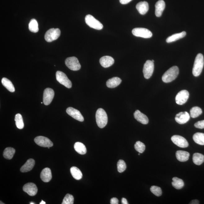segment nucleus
Segmentation results:
<instances>
[{
	"label": "nucleus",
	"mask_w": 204,
	"mask_h": 204,
	"mask_svg": "<svg viewBox=\"0 0 204 204\" xmlns=\"http://www.w3.org/2000/svg\"><path fill=\"white\" fill-rule=\"evenodd\" d=\"M203 55L199 53L195 58L193 69V74L195 77H198L201 73L204 66Z\"/></svg>",
	"instance_id": "1"
},
{
	"label": "nucleus",
	"mask_w": 204,
	"mask_h": 204,
	"mask_svg": "<svg viewBox=\"0 0 204 204\" xmlns=\"http://www.w3.org/2000/svg\"><path fill=\"white\" fill-rule=\"evenodd\" d=\"M179 74V69L176 66H173L165 72L162 76V81L169 83L175 80Z\"/></svg>",
	"instance_id": "2"
},
{
	"label": "nucleus",
	"mask_w": 204,
	"mask_h": 204,
	"mask_svg": "<svg viewBox=\"0 0 204 204\" xmlns=\"http://www.w3.org/2000/svg\"><path fill=\"white\" fill-rule=\"evenodd\" d=\"M96 119L97 124L100 128L104 127L108 123V115L103 109L100 108L97 110Z\"/></svg>",
	"instance_id": "3"
},
{
	"label": "nucleus",
	"mask_w": 204,
	"mask_h": 204,
	"mask_svg": "<svg viewBox=\"0 0 204 204\" xmlns=\"http://www.w3.org/2000/svg\"><path fill=\"white\" fill-rule=\"evenodd\" d=\"M85 20L86 24L91 28L98 30H101L103 28V24L92 15H87L86 16Z\"/></svg>",
	"instance_id": "4"
},
{
	"label": "nucleus",
	"mask_w": 204,
	"mask_h": 204,
	"mask_svg": "<svg viewBox=\"0 0 204 204\" xmlns=\"http://www.w3.org/2000/svg\"><path fill=\"white\" fill-rule=\"evenodd\" d=\"M56 79L60 84L63 85L69 89L72 87V83L67 75L63 72L58 71L56 73Z\"/></svg>",
	"instance_id": "5"
},
{
	"label": "nucleus",
	"mask_w": 204,
	"mask_h": 204,
	"mask_svg": "<svg viewBox=\"0 0 204 204\" xmlns=\"http://www.w3.org/2000/svg\"><path fill=\"white\" fill-rule=\"evenodd\" d=\"M60 31L59 29H51L46 32L45 39L47 42H51L56 40L60 37Z\"/></svg>",
	"instance_id": "6"
},
{
	"label": "nucleus",
	"mask_w": 204,
	"mask_h": 204,
	"mask_svg": "<svg viewBox=\"0 0 204 204\" xmlns=\"http://www.w3.org/2000/svg\"><path fill=\"white\" fill-rule=\"evenodd\" d=\"M132 33L135 36L144 38H149L152 37L153 34L148 29L143 28H136L132 31Z\"/></svg>",
	"instance_id": "7"
},
{
	"label": "nucleus",
	"mask_w": 204,
	"mask_h": 204,
	"mask_svg": "<svg viewBox=\"0 0 204 204\" xmlns=\"http://www.w3.org/2000/svg\"><path fill=\"white\" fill-rule=\"evenodd\" d=\"M65 64L69 69L73 71L78 70L81 68L79 60L75 57L67 58L65 60Z\"/></svg>",
	"instance_id": "8"
},
{
	"label": "nucleus",
	"mask_w": 204,
	"mask_h": 204,
	"mask_svg": "<svg viewBox=\"0 0 204 204\" xmlns=\"http://www.w3.org/2000/svg\"><path fill=\"white\" fill-rule=\"evenodd\" d=\"M154 65L153 62L150 60H147L144 64L143 69V73L144 77L146 79H148L153 75Z\"/></svg>",
	"instance_id": "9"
},
{
	"label": "nucleus",
	"mask_w": 204,
	"mask_h": 204,
	"mask_svg": "<svg viewBox=\"0 0 204 204\" xmlns=\"http://www.w3.org/2000/svg\"><path fill=\"white\" fill-rule=\"evenodd\" d=\"M34 141L36 144L42 147L51 148L53 145L51 140L45 136H38L35 138Z\"/></svg>",
	"instance_id": "10"
},
{
	"label": "nucleus",
	"mask_w": 204,
	"mask_h": 204,
	"mask_svg": "<svg viewBox=\"0 0 204 204\" xmlns=\"http://www.w3.org/2000/svg\"><path fill=\"white\" fill-rule=\"evenodd\" d=\"M189 92L185 90L180 91L176 96V103L179 105L184 104L188 101L189 97Z\"/></svg>",
	"instance_id": "11"
},
{
	"label": "nucleus",
	"mask_w": 204,
	"mask_h": 204,
	"mask_svg": "<svg viewBox=\"0 0 204 204\" xmlns=\"http://www.w3.org/2000/svg\"><path fill=\"white\" fill-rule=\"evenodd\" d=\"M171 140L177 146L181 148H187L189 144L185 138L182 136L175 135L171 137Z\"/></svg>",
	"instance_id": "12"
},
{
	"label": "nucleus",
	"mask_w": 204,
	"mask_h": 204,
	"mask_svg": "<svg viewBox=\"0 0 204 204\" xmlns=\"http://www.w3.org/2000/svg\"><path fill=\"white\" fill-rule=\"evenodd\" d=\"M55 92L51 88H47L45 89L43 94V103L46 105H49L54 98Z\"/></svg>",
	"instance_id": "13"
},
{
	"label": "nucleus",
	"mask_w": 204,
	"mask_h": 204,
	"mask_svg": "<svg viewBox=\"0 0 204 204\" xmlns=\"http://www.w3.org/2000/svg\"><path fill=\"white\" fill-rule=\"evenodd\" d=\"M66 112L69 115L71 116L75 120L82 122L84 121V118L81 112L75 108L69 107L67 108Z\"/></svg>",
	"instance_id": "14"
},
{
	"label": "nucleus",
	"mask_w": 204,
	"mask_h": 204,
	"mask_svg": "<svg viewBox=\"0 0 204 204\" xmlns=\"http://www.w3.org/2000/svg\"><path fill=\"white\" fill-rule=\"evenodd\" d=\"M23 191L31 196H34L38 192V188L33 183H29L25 184L23 186Z\"/></svg>",
	"instance_id": "15"
},
{
	"label": "nucleus",
	"mask_w": 204,
	"mask_h": 204,
	"mask_svg": "<svg viewBox=\"0 0 204 204\" xmlns=\"http://www.w3.org/2000/svg\"><path fill=\"white\" fill-rule=\"evenodd\" d=\"M190 118L189 114L187 112H180L176 115L175 120L177 123L183 124H185Z\"/></svg>",
	"instance_id": "16"
},
{
	"label": "nucleus",
	"mask_w": 204,
	"mask_h": 204,
	"mask_svg": "<svg viewBox=\"0 0 204 204\" xmlns=\"http://www.w3.org/2000/svg\"><path fill=\"white\" fill-rule=\"evenodd\" d=\"M114 61L112 57L108 56L102 57L100 60V63L101 66L104 68H108L112 66L114 63Z\"/></svg>",
	"instance_id": "17"
},
{
	"label": "nucleus",
	"mask_w": 204,
	"mask_h": 204,
	"mask_svg": "<svg viewBox=\"0 0 204 204\" xmlns=\"http://www.w3.org/2000/svg\"><path fill=\"white\" fill-rule=\"evenodd\" d=\"M134 117L136 120L142 124H147L148 123L149 119L148 117L139 110H136L135 112Z\"/></svg>",
	"instance_id": "18"
},
{
	"label": "nucleus",
	"mask_w": 204,
	"mask_h": 204,
	"mask_svg": "<svg viewBox=\"0 0 204 204\" xmlns=\"http://www.w3.org/2000/svg\"><path fill=\"white\" fill-rule=\"evenodd\" d=\"M165 6V2L163 0H159L157 2L155 5V14L156 16L160 17L161 16Z\"/></svg>",
	"instance_id": "19"
},
{
	"label": "nucleus",
	"mask_w": 204,
	"mask_h": 204,
	"mask_svg": "<svg viewBox=\"0 0 204 204\" xmlns=\"http://www.w3.org/2000/svg\"><path fill=\"white\" fill-rule=\"evenodd\" d=\"M136 7L139 13L142 15H144L148 11L149 6L146 1L140 2L136 5Z\"/></svg>",
	"instance_id": "20"
},
{
	"label": "nucleus",
	"mask_w": 204,
	"mask_h": 204,
	"mask_svg": "<svg viewBox=\"0 0 204 204\" xmlns=\"http://www.w3.org/2000/svg\"><path fill=\"white\" fill-rule=\"evenodd\" d=\"M41 180L44 182H48L52 179L51 172L49 168L43 169L41 173Z\"/></svg>",
	"instance_id": "21"
},
{
	"label": "nucleus",
	"mask_w": 204,
	"mask_h": 204,
	"mask_svg": "<svg viewBox=\"0 0 204 204\" xmlns=\"http://www.w3.org/2000/svg\"><path fill=\"white\" fill-rule=\"evenodd\" d=\"M35 161L33 159H29L22 166L20 171L22 172H27L32 170L35 165Z\"/></svg>",
	"instance_id": "22"
},
{
	"label": "nucleus",
	"mask_w": 204,
	"mask_h": 204,
	"mask_svg": "<svg viewBox=\"0 0 204 204\" xmlns=\"http://www.w3.org/2000/svg\"><path fill=\"white\" fill-rule=\"evenodd\" d=\"M189 153L183 150H178L176 153V157L177 160L181 162L187 161L189 158Z\"/></svg>",
	"instance_id": "23"
},
{
	"label": "nucleus",
	"mask_w": 204,
	"mask_h": 204,
	"mask_svg": "<svg viewBox=\"0 0 204 204\" xmlns=\"http://www.w3.org/2000/svg\"><path fill=\"white\" fill-rule=\"evenodd\" d=\"M122 81V79L118 77H113L107 81L106 85L109 88H115L121 84Z\"/></svg>",
	"instance_id": "24"
},
{
	"label": "nucleus",
	"mask_w": 204,
	"mask_h": 204,
	"mask_svg": "<svg viewBox=\"0 0 204 204\" xmlns=\"http://www.w3.org/2000/svg\"><path fill=\"white\" fill-rule=\"evenodd\" d=\"M186 34L185 32H183L180 33L175 34H173L172 36H169L166 39V42L167 43H171L174 42L186 36Z\"/></svg>",
	"instance_id": "25"
},
{
	"label": "nucleus",
	"mask_w": 204,
	"mask_h": 204,
	"mask_svg": "<svg viewBox=\"0 0 204 204\" xmlns=\"http://www.w3.org/2000/svg\"><path fill=\"white\" fill-rule=\"evenodd\" d=\"M76 151L81 155H84L87 153V149L83 143L79 142H76L74 146Z\"/></svg>",
	"instance_id": "26"
},
{
	"label": "nucleus",
	"mask_w": 204,
	"mask_h": 204,
	"mask_svg": "<svg viewBox=\"0 0 204 204\" xmlns=\"http://www.w3.org/2000/svg\"><path fill=\"white\" fill-rule=\"evenodd\" d=\"M2 83L3 86L11 92H14L15 91V88L13 83L11 81L6 78H3L2 79Z\"/></svg>",
	"instance_id": "27"
},
{
	"label": "nucleus",
	"mask_w": 204,
	"mask_h": 204,
	"mask_svg": "<svg viewBox=\"0 0 204 204\" xmlns=\"http://www.w3.org/2000/svg\"><path fill=\"white\" fill-rule=\"evenodd\" d=\"M70 172L74 179L79 180L82 179V174L81 171L78 167L73 166L70 168Z\"/></svg>",
	"instance_id": "28"
},
{
	"label": "nucleus",
	"mask_w": 204,
	"mask_h": 204,
	"mask_svg": "<svg viewBox=\"0 0 204 204\" xmlns=\"http://www.w3.org/2000/svg\"><path fill=\"white\" fill-rule=\"evenodd\" d=\"M193 160L195 165H201L204 162V155L200 153H195L193 154Z\"/></svg>",
	"instance_id": "29"
},
{
	"label": "nucleus",
	"mask_w": 204,
	"mask_h": 204,
	"mask_svg": "<svg viewBox=\"0 0 204 204\" xmlns=\"http://www.w3.org/2000/svg\"><path fill=\"white\" fill-rule=\"evenodd\" d=\"M193 141L197 144L200 145H204V133L197 132L195 133L193 136Z\"/></svg>",
	"instance_id": "30"
},
{
	"label": "nucleus",
	"mask_w": 204,
	"mask_h": 204,
	"mask_svg": "<svg viewBox=\"0 0 204 204\" xmlns=\"http://www.w3.org/2000/svg\"><path fill=\"white\" fill-rule=\"evenodd\" d=\"M172 185L175 188L177 189H180L184 186V183L182 179L177 177H174L172 179Z\"/></svg>",
	"instance_id": "31"
},
{
	"label": "nucleus",
	"mask_w": 204,
	"mask_h": 204,
	"mask_svg": "<svg viewBox=\"0 0 204 204\" xmlns=\"http://www.w3.org/2000/svg\"><path fill=\"white\" fill-rule=\"evenodd\" d=\"M15 153V150L12 148L8 147L6 148L3 153V156L5 158L8 160H11L14 156Z\"/></svg>",
	"instance_id": "32"
},
{
	"label": "nucleus",
	"mask_w": 204,
	"mask_h": 204,
	"mask_svg": "<svg viewBox=\"0 0 204 204\" xmlns=\"http://www.w3.org/2000/svg\"><path fill=\"white\" fill-rule=\"evenodd\" d=\"M29 30L31 32L37 33L38 32V24L37 20L35 19H32L29 24Z\"/></svg>",
	"instance_id": "33"
},
{
	"label": "nucleus",
	"mask_w": 204,
	"mask_h": 204,
	"mask_svg": "<svg viewBox=\"0 0 204 204\" xmlns=\"http://www.w3.org/2000/svg\"><path fill=\"white\" fill-rule=\"evenodd\" d=\"M16 124L17 128L19 129H22L24 128V123L22 116L20 113L17 114L15 116V119Z\"/></svg>",
	"instance_id": "34"
},
{
	"label": "nucleus",
	"mask_w": 204,
	"mask_h": 204,
	"mask_svg": "<svg viewBox=\"0 0 204 204\" xmlns=\"http://www.w3.org/2000/svg\"><path fill=\"white\" fill-rule=\"evenodd\" d=\"M202 113V109L198 107H194L190 110V116L193 118H196Z\"/></svg>",
	"instance_id": "35"
},
{
	"label": "nucleus",
	"mask_w": 204,
	"mask_h": 204,
	"mask_svg": "<svg viewBox=\"0 0 204 204\" xmlns=\"http://www.w3.org/2000/svg\"><path fill=\"white\" fill-rule=\"evenodd\" d=\"M135 149L140 153H143L145 150V145L141 141L136 142L134 146Z\"/></svg>",
	"instance_id": "36"
},
{
	"label": "nucleus",
	"mask_w": 204,
	"mask_h": 204,
	"mask_svg": "<svg viewBox=\"0 0 204 204\" xmlns=\"http://www.w3.org/2000/svg\"><path fill=\"white\" fill-rule=\"evenodd\" d=\"M74 197L72 195L67 194L64 198L62 204H73L74 203Z\"/></svg>",
	"instance_id": "37"
},
{
	"label": "nucleus",
	"mask_w": 204,
	"mask_h": 204,
	"mask_svg": "<svg viewBox=\"0 0 204 204\" xmlns=\"http://www.w3.org/2000/svg\"><path fill=\"white\" fill-rule=\"evenodd\" d=\"M117 169L118 172L122 173L126 170V165L124 161L120 160L118 161L117 163Z\"/></svg>",
	"instance_id": "38"
},
{
	"label": "nucleus",
	"mask_w": 204,
	"mask_h": 204,
	"mask_svg": "<svg viewBox=\"0 0 204 204\" xmlns=\"http://www.w3.org/2000/svg\"><path fill=\"white\" fill-rule=\"evenodd\" d=\"M151 192L157 197L161 196L162 195V190L161 188L159 187L153 186L150 188Z\"/></svg>",
	"instance_id": "39"
},
{
	"label": "nucleus",
	"mask_w": 204,
	"mask_h": 204,
	"mask_svg": "<svg viewBox=\"0 0 204 204\" xmlns=\"http://www.w3.org/2000/svg\"><path fill=\"white\" fill-rule=\"evenodd\" d=\"M195 127L197 128L200 129H203L204 128V120L198 121L197 122H196L194 124Z\"/></svg>",
	"instance_id": "40"
},
{
	"label": "nucleus",
	"mask_w": 204,
	"mask_h": 204,
	"mask_svg": "<svg viewBox=\"0 0 204 204\" xmlns=\"http://www.w3.org/2000/svg\"><path fill=\"white\" fill-rule=\"evenodd\" d=\"M118 200L117 198H112L110 200V204H118Z\"/></svg>",
	"instance_id": "41"
},
{
	"label": "nucleus",
	"mask_w": 204,
	"mask_h": 204,
	"mask_svg": "<svg viewBox=\"0 0 204 204\" xmlns=\"http://www.w3.org/2000/svg\"><path fill=\"white\" fill-rule=\"evenodd\" d=\"M121 4H126L128 3L132 0H119Z\"/></svg>",
	"instance_id": "42"
},
{
	"label": "nucleus",
	"mask_w": 204,
	"mask_h": 204,
	"mask_svg": "<svg viewBox=\"0 0 204 204\" xmlns=\"http://www.w3.org/2000/svg\"><path fill=\"white\" fill-rule=\"evenodd\" d=\"M189 204H199V202L197 200H192V201L190 202Z\"/></svg>",
	"instance_id": "43"
},
{
	"label": "nucleus",
	"mask_w": 204,
	"mask_h": 204,
	"mask_svg": "<svg viewBox=\"0 0 204 204\" xmlns=\"http://www.w3.org/2000/svg\"><path fill=\"white\" fill-rule=\"evenodd\" d=\"M122 204H128V202H127V200L125 198H122Z\"/></svg>",
	"instance_id": "44"
},
{
	"label": "nucleus",
	"mask_w": 204,
	"mask_h": 204,
	"mask_svg": "<svg viewBox=\"0 0 204 204\" xmlns=\"http://www.w3.org/2000/svg\"><path fill=\"white\" fill-rule=\"evenodd\" d=\"M46 203V202L43 201V200L40 203V204H45Z\"/></svg>",
	"instance_id": "45"
},
{
	"label": "nucleus",
	"mask_w": 204,
	"mask_h": 204,
	"mask_svg": "<svg viewBox=\"0 0 204 204\" xmlns=\"http://www.w3.org/2000/svg\"><path fill=\"white\" fill-rule=\"evenodd\" d=\"M35 203H33V202H30V204H34Z\"/></svg>",
	"instance_id": "46"
},
{
	"label": "nucleus",
	"mask_w": 204,
	"mask_h": 204,
	"mask_svg": "<svg viewBox=\"0 0 204 204\" xmlns=\"http://www.w3.org/2000/svg\"><path fill=\"white\" fill-rule=\"evenodd\" d=\"M152 61H153V62H154V60H152Z\"/></svg>",
	"instance_id": "47"
},
{
	"label": "nucleus",
	"mask_w": 204,
	"mask_h": 204,
	"mask_svg": "<svg viewBox=\"0 0 204 204\" xmlns=\"http://www.w3.org/2000/svg\"><path fill=\"white\" fill-rule=\"evenodd\" d=\"M140 153H139L138 154V155H140Z\"/></svg>",
	"instance_id": "48"
},
{
	"label": "nucleus",
	"mask_w": 204,
	"mask_h": 204,
	"mask_svg": "<svg viewBox=\"0 0 204 204\" xmlns=\"http://www.w3.org/2000/svg\"><path fill=\"white\" fill-rule=\"evenodd\" d=\"M41 104H43L42 102H41Z\"/></svg>",
	"instance_id": "49"
}]
</instances>
